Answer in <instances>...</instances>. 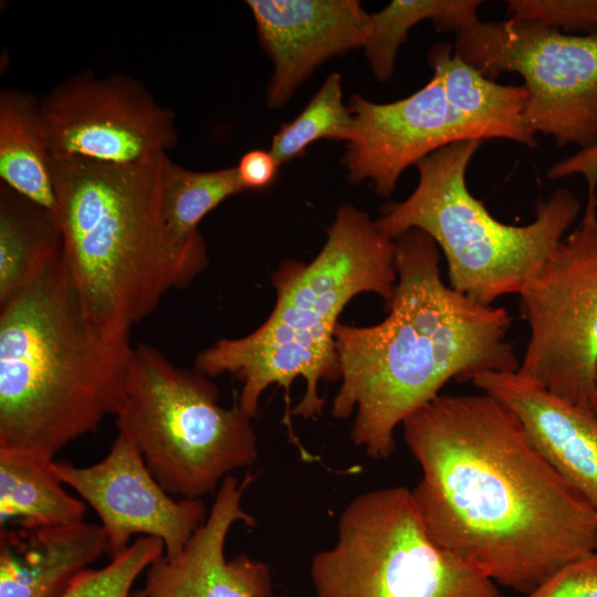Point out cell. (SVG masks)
I'll use <instances>...</instances> for the list:
<instances>
[{"label": "cell", "mask_w": 597, "mask_h": 597, "mask_svg": "<svg viewBox=\"0 0 597 597\" xmlns=\"http://www.w3.org/2000/svg\"><path fill=\"white\" fill-rule=\"evenodd\" d=\"M401 426L428 533L496 585L526 595L597 551L591 506L491 395H439Z\"/></svg>", "instance_id": "1"}, {"label": "cell", "mask_w": 597, "mask_h": 597, "mask_svg": "<svg viewBox=\"0 0 597 597\" xmlns=\"http://www.w3.org/2000/svg\"><path fill=\"white\" fill-rule=\"evenodd\" d=\"M397 283L379 323H338L335 346L341 387L332 416L355 412L350 437L374 460L395 450L398 426L433 400L449 380L519 369L506 339L512 324L501 306L475 302L440 275L437 243L411 229L395 240Z\"/></svg>", "instance_id": "2"}, {"label": "cell", "mask_w": 597, "mask_h": 597, "mask_svg": "<svg viewBox=\"0 0 597 597\" xmlns=\"http://www.w3.org/2000/svg\"><path fill=\"white\" fill-rule=\"evenodd\" d=\"M396 283L395 241L365 211L346 203L311 262L287 261L274 273L276 301L268 318L242 337L219 339L200 352L196 369L208 377L233 375L241 383L237 400L252 418L262 394L271 385L282 387L283 421L294 443L291 415H321V381L341 377L335 329L343 310L362 293L388 304Z\"/></svg>", "instance_id": "3"}, {"label": "cell", "mask_w": 597, "mask_h": 597, "mask_svg": "<svg viewBox=\"0 0 597 597\" xmlns=\"http://www.w3.org/2000/svg\"><path fill=\"white\" fill-rule=\"evenodd\" d=\"M133 349L88 322L61 253L0 304V448L53 460L96 430L122 402Z\"/></svg>", "instance_id": "4"}, {"label": "cell", "mask_w": 597, "mask_h": 597, "mask_svg": "<svg viewBox=\"0 0 597 597\" xmlns=\"http://www.w3.org/2000/svg\"><path fill=\"white\" fill-rule=\"evenodd\" d=\"M51 157L62 259L92 326L129 342L134 325L176 289L159 212L161 164Z\"/></svg>", "instance_id": "5"}, {"label": "cell", "mask_w": 597, "mask_h": 597, "mask_svg": "<svg viewBox=\"0 0 597 597\" xmlns=\"http://www.w3.org/2000/svg\"><path fill=\"white\" fill-rule=\"evenodd\" d=\"M481 140L449 144L421 159L419 180L409 197L392 203L375 220L379 232L395 240L418 229L441 249L449 285L485 305L519 295L564 239L580 212L567 188H557L535 209L525 226L496 220L470 192L465 175Z\"/></svg>", "instance_id": "6"}, {"label": "cell", "mask_w": 597, "mask_h": 597, "mask_svg": "<svg viewBox=\"0 0 597 597\" xmlns=\"http://www.w3.org/2000/svg\"><path fill=\"white\" fill-rule=\"evenodd\" d=\"M207 377L139 345L115 413L118 433L135 444L158 483L181 499L202 498L258 459L252 417L238 400L221 406Z\"/></svg>", "instance_id": "7"}, {"label": "cell", "mask_w": 597, "mask_h": 597, "mask_svg": "<svg viewBox=\"0 0 597 597\" xmlns=\"http://www.w3.org/2000/svg\"><path fill=\"white\" fill-rule=\"evenodd\" d=\"M310 576L315 597H504L430 536L405 486L355 496L334 545L313 556Z\"/></svg>", "instance_id": "8"}, {"label": "cell", "mask_w": 597, "mask_h": 597, "mask_svg": "<svg viewBox=\"0 0 597 597\" xmlns=\"http://www.w3.org/2000/svg\"><path fill=\"white\" fill-rule=\"evenodd\" d=\"M454 53L486 78L517 73L528 97L527 127L561 147L597 143V32L574 35L511 17L455 34Z\"/></svg>", "instance_id": "9"}, {"label": "cell", "mask_w": 597, "mask_h": 597, "mask_svg": "<svg viewBox=\"0 0 597 597\" xmlns=\"http://www.w3.org/2000/svg\"><path fill=\"white\" fill-rule=\"evenodd\" d=\"M528 341L516 370L557 397L589 407L597 367V195L578 226L517 295Z\"/></svg>", "instance_id": "10"}, {"label": "cell", "mask_w": 597, "mask_h": 597, "mask_svg": "<svg viewBox=\"0 0 597 597\" xmlns=\"http://www.w3.org/2000/svg\"><path fill=\"white\" fill-rule=\"evenodd\" d=\"M39 105L48 150L55 159L147 165L177 140L174 113L123 75H76Z\"/></svg>", "instance_id": "11"}, {"label": "cell", "mask_w": 597, "mask_h": 597, "mask_svg": "<svg viewBox=\"0 0 597 597\" xmlns=\"http://www.w3.org/2000/svg\"><path fill=\"white\" fill-rule=\"evenodd\" d=\"M51 469L95 511L111 557L125 551L136 534L159 538L165 555L175 556L208 515L200 499H174L155 479L135 444L119 433L98 462L78 467L53 460Z\"/></svg>", "instance_id": "12"}, {"label": "cell", "mask_w": 597, "mask_h": 597, "mask_svg": "<svg viewBox=\"0 0 597 597\" xmlns=\"http://www.w3.org/2000/svg\"><path fill=\"white\" fill-rule=\"evenodd\" d=\"M348 106L355 119V134L343 157L348 180L369 181L380 197H389L402 172L433 151L472 140L449 107L436 72L405 98L376 103L355 94Z\"/></svg>", "instance_id": "13"}, {"label": "cell", "mask_w": 597, "mask_h": 597, "mask_svg": "<svg viewBox=\"0 0 597 597\" xmlns=\"http://www.w3.org/2000/svg\"><path fill=\"white\" fill-rule=\"evenodd\" d=\"M255 475L242 481L228 475L218 488L207 519L184 549L165 554L145 572L140 597H272L269 566L244 553L226 556V542L235 523L255 525L242 507L245 490Z\"/></svg>", "instance_id": "14"}, {"label": "cell", "mask_w": 597, "mask_h": 597, "mask_svg": "<svg viewBox=\"0 0 597 597\" xmlns=\"http://www.w3.org/2000/svg\"><path fill=\"white\" fill-rule=\"evenodd\" d=\"M273 64L266 103L284 105L327 60L364 46L369 13L357 0H248Z\"/></svg>", "instance_id": "15"}, {"label": "cell", "mask_w": 597, "mask_h": 597, "mask_svg": "<svg viewBox=\"0 0 597 597\" xmlns=\"http://www.w3.org/2000/svg\"><path fill=\"white\" fill-rule=\"evenodd\" d=\"M519 418L532 442L591 506L597 519V417L517 371L483 373L472 381Z\"/></svg>", "instance_id": "16"}, {"label": "cell", "mask_w": 597, "mask_h": 597, "mask_svg": "<svg viewBox=\"0 0 597 597\" xmlns=\"http://www.w3.org/2000/svg\"><path fill=\"white\" fill-rule=\"evenodd\" d=\"M105 553L103 527H0V597H60Z\"/></svg>", "instance_id": "17"}, {"label": "cell", "mask_w": 597, "mask_h": 597, "mask_svg": "<svg viewBox=\"0 0 597 597\" xmlns=\"http://www.w3.org/2000/svg\"><path fill=\"white\" fill-rule=\"evenodd\" d=\"M243 191L247 188L237 167L195 171L164 157L159 212L175 264L176 289L188 285L208 264L200 221L227 198Z\"/></svg>", "instance_id": "18"}, {"label": "cell", "mask_w": 597, "mask_h": 597, "mask_svg": "<svg viewBox=\"0 0 597 597\" xmlns=\"http://www.w3.org/2000/svg\"><path fill=\"white\" fill-rule=\"evenodd\" d=\"M429 64L442 81L451 111L462 121L472 140L509 139L536 147V135L527 127L524 85H502L486 78L440 42L431 48Z\"/></svg>", "instance_id": "19"}, {"label": "cell", "mask_w": 597, "mask_h": 597, "mask_svg": "<svg viewBox=\"0 0 597 597\" xmlns=\"http://www.w3.org/2000/svg\"><path fill=\"white\" fill-rule=\"evenodd\" d=\"M49 460L0 448V527H54L84 521L85 502L70 495Z\"/></svg>", "instance_id": "20"}, {"label": "cell", "mask_w": 597, "mask_h": 597, "mask_svg": "<svg viewBox=\"0 0 597 597\" xmlns=\"http://www.w3.org/2000/svg\"><path fill=\"white\" fill-rule=\"evenodd\" d=\"M1 182L56 217V197L40 105L15 90L0 95Z\"/></svg>", "instance_id": "21"}, {"label": "cell", "mask_w": 597, "mask_h": 597, "mask_svg": "<svg viewBox=\"0 0 597 597\" xmlns=\"http://www.w3.org/2000/svg\"><path fill=\"white\" fill-rule=\"evenodd\" d=\"M62 253L56 217L0 184V304L32 284Z\"/></svg>", "instance_id": "22"}, {"label": "cell", "mask_w": 597, "mask_h": 597, "mask_svg": "<svg viewBox=\"0 0 597 597\" xmlns=\"http://www.w3.org/2000/svg\"><path fill=\"white\" fill-rule=\"evenodd\" d=\"M481 0H394L369 13L370 29L363 46L374 76L381 83L391 78L400 45L418 23L430 20L438 32H454L479 21Z\"/></svg>", "instance_id": "23"}, {"label": "cell", "mask_w": 597, "mask_h": 597, "mask_svg": "<svg viewBox=\"0 0 597 597\" xmlns=\"http://www.w3.org/2000/svg\"><path fill=\"white\" fill-rule=\"evenodd\" d=\"M355 134V119L343 101L342 75L331 73L303 111L283 124L273 136L270 153L279 165L304 154L320 139L348 143Z\"/></svg>", "instance_id": "24"}, {"label": "cell", "mask_w": 597, "mask_h": 597, "mask_svg": "<svg viewBox=\"0 0 597 597\" xmlns=\"http://www.w3.org/2000/svg\"><path fill=\"white\" fill-rule=\"evenodd\" d=\"M164 554L159 538L139 536L105 566L82 572L60 597H140L135 582Z\"/></svg>", "instance_id": "25"}, {"label": "cell", "mask_w": 597, "mask_h": 597, "mask_svg": "<svg viewBox=\"0 0 597 597\" xmlns=\"http://www.w3.org/2000/svg\"><path fill=\"white\" fill-rule=\"evenodd\" d=\"M511 17L583 35L597 32V0H509Z\"/></svg>", "instance_id": "26"}, {"label": "cell", "mask_w": 597, "mask_h": 597, "mask_svg": "<svg viewBox=\"0 0 597 597\" xmlns=\"http://www.w3.org/2000/svg\"><path fill=\"white\" fill-rule=\"evenodd\" d=\"M523 597H597V551L563 566Z\"/></svg>", "instance_id": "27"}, {"label": "cell", "mask_w": 597, "mask_h": 597, "mask_svg": "<svg viewBox=\"0 0 597 597\" xmlns=\"http://www.w3.org/2000/svg\"><path fill=\"white\" fill-rule=\"evenodd\" d=\"M279 166L270 151L254 149L245 153L235 167L247 190H255L272 182Z\"/></svg>", "instance_id": "28"}, {"label": "cell", "mask_w": 597, "mask_h": 597, "mask_svg": "<svg viewBox=\"0 0 597 597\" xmlns=\"http://www.w3.org/2000/svg\"><path fill=\"white\" fill-rule=\"evenodd\" d=\"M574 175L583 176L586 179L588 191L596 190L597 143L554 163L546 174L549 179H559Z\"/></svg>", "instance_id": "29"}, {"label": "cell", "mask_w": 597, "mask_h": 597, "mask_svg": "<svg viewBox=\"0 0 597 597\" xmlns=\"http://www.w3.org/2000/svg\"><path fill=\"white\" fill-rule=\"evenodd\" d=\"M589 408L597 417V367L594 375V383H593V394L590 398Z\"/></svg>", "instance_id": "30"}]
</instances>
